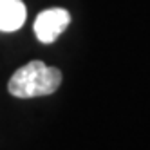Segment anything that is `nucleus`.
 I'll return each instance as SVG.
<instances>
[{
	"label": "nucleus",
	"mask_w": 150,
	"mask_h": 150,
	"mask_svg": "<svg viewBox=\"0 0 150 150\" xmlns=\"http://www.w3.org/2000/svg\"><path fill=\"white\" fill-rule=\"evenodd\" d=\"M62 85V71L51 67L47 63L33 60L24 67L15 71L9 78L7 91L15 98H38V96H49Z\"/></svg>",
	"instance_id": "1"
},
{
	"label": "nucleus",
	"mask_w": 150,
	"mask_h": 150,
	"mask_svg": "<svg viewBox=\"0 0 150 150\" xmlns=\"http://www.w3.org/2000/svg\"><path fill=\"white\" fill-rule=\"evenodd\" d=\"M71 24V15L67 9L52 7L42 11L35 20V35L42 44H52Z\"/></svg>",
	"instance_id": "2"
},
{
	"label": "nucleus",
	"mask_w": 150,
	"mask_h": 150,
	"mask_svg": "<svg viewBox=\"0 0 150 150\" xmlns=\"http://www.w3.org/2000/svg\"><path fill=\"white\" fill-rule=\"evenodd\" d=\"M27 9L22 0H0V31L13 33L25 22Z\"/></svg>",
	"instance_id": "3"
}]
</instances>
